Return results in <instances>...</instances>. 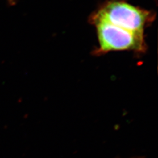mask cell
Instances as JSON below:
<instances>
[{
    "instance_id": "obj_1",
    "label": "cell",
    "mask_w": 158,
    "mask_h": 158,
    "mask_svg": "<svg viewBox=\"0 0 158 158\" xmlns=\"http://www.w3.org/2000/svg\"><path fill=\"white\" fill-rule=\"evenodd\" d=\"M152 12L122 1L108 2L91 17L102 20L131 32L144 34L145 29L153 21Z\"/></svg>"
},
{
    "instance_id": "obj_2",
    "label": "cell",
    "mask_w": 158,
    "mask_h": 158,
    "mask_svg": "<svg viewBox=\"0 0 158 158\" xmlns=\"http://www.w3.org/2000/svg\"><path fill=\"white\" fill-rule=\"evenodd\" d=\"M91 21L96 27L99 44L94 53L96 55L114 51H132L142 54L146 51L144 34L132 32L102 20Z\"/></svg>"
},
{
    "instance_id": "obj_3",
    "label": "cell",
    "mask_w": 158,
    "mask_h": 158,
    "mask_svg": "<svg viewBox=\"0 0 158 158\" xmlns=\"http://www.w3.org/2000/svg\"><path fill=\"white\" fill-rule=\"evenodd\" d=\"M9 1H10L11 2H13V0H9Z\"/></svg>"
}]
</instances>
